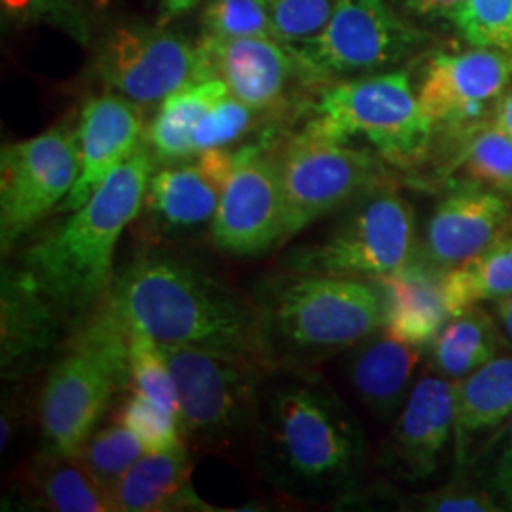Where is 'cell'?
I'll list each match as a JSON object with an SVG mask.
<instances>
[{
	"label": "cell",
	"instance_id": "cell-22",
	"mask_svg": "<svg viewBox=\"0 0 512 512\" xmlns=\"http://www.w3.org/2000/svg\"><path fill=\"white\" fill-rule=\"evenodd\" d=\"M456 385L454 458L459 469H465L476 446L490 444L511 423L512 348L503 349Z\"/></svg>",
	"mask_w": 512,
	"mask_h": 512
},
{
	"label": "cell",
	"instance_id": "cell-17",
	"mask_svg": "<svg viewBox=\"0 0 512 512\" xmlns=\"http://www.w3.org/2000/svg\"><path fill=\"white\" fill-rule=\"evenodd\" d=\"M73 327L40 291L21 264H4L0 281V368L4 380H21L44 366L67 342Z\"/></svg>",
	"mask_w": 512,
	"mask_h": 512
},
{
	"label": "cell",
	"instance_id": "cell-41",
	"mask_svg": "<svg viewBox=\"0 0 512 512\" xmlns=\"http://www.w3.org/2000/svg\"><path fill=\"white\" fill-rule=\"evenodd\" d=\"M486 450H488V452L492 454V458H494L490 463L512 459V420L511 423L488 444Z\"/></svg>",
	"mask_w": 512,
	"mask_h": 512
},
{
	"label": "cell",
	"instance_id": "cell-3",
	"mask_svg": "<svg viewBox=\"0 0 512 512\" xmlns=\"http://www.w3.org/2000/svg\"><path fill=\"white\" fill-rule=\"evenodd\" d=\"M154 165L143 143L88 202L21 253L19 264L73 329L109 300L114 253L124 230L143 209Z\"/></svg>",
	"mask_w": 512,
	"mask_h": 512
},
{
	"label": "cell",
	"instance_id": "cell-6",
	"mask_svg": "<svg viewBox=\"0 0 512 512\" xmlns=\"http://www.w3.org/2000/svg\"><path fill=\"white\" fill-rule=\"evenodd\" d=\"M160 349L179 393L184 444L230 461L255 458L268 366L190 346L160 344Z\"/></svg>",
	"mask_w": 512,
	"mask_h": 512
},
{
	"label": "cell",
	"instance_id": "cell-20",
	"mask_svg": "<svg viewBox=\"0 0 512 512\" xmlns=\"http://www.w3.org/2000/svg\"><path fill=\"white\" fill-rule=\"evenodd\" d=\"M143 107L118 93L92 97L80 114L78 154L80 173L61 203V213H71L92 198L110 173L143 145Z\"/></svg>",
	"mask_w": 512,
	"mask_h": 512
},
{
	"label": "cell",
	"instance_id": "cell-14",
	"mask_svg": "<svg viewBox=\"0 0 512 512\" xmlns=\"http://www.w3.org/2000/svg\"><path fill=\"white\" fill-rule=\"evenodd\" d=\"M509 88L511 50L473 46L431 55L416 90L433 126L461 135L484 122Z\"/></svg>",
	"mask_w": 512,
	"mask_h": 512
},
{
	"label": "cell",
	"instance_id": "cell-40",
	"mask_svg": "<svg viewBox=\"0 0 512 512\" xmlns=\"http://www.w3.org/2000/svg\"><path fill=\"white\" fill-rule=\"evenodd\" d=\"M486 120H490L497 128L512 137V88L501 95V99L495 103L494 109Z\"/></svg>",
	"mask_w": 512,
	"mask_h": 512
},
{
	"label": "cell",
	"instance_id": "cell-19",
	"mask_svg": "<svg viewBox=\"0 0 512 512\" xmlns=\"http://www.w3.org/2000/svg\"><path fill=\"white\" fill-rule=\"evenodd\" d=\"M512 217V202L480 184L454 186L431 213L420 258L448 272L486 249Z\"/></svg>",
	"mask_w": 512,
	"mask_h": 512
},
{
	"label": "cell",
	"instance_id": "cell-31",
	"mask_svg": "<svg viewBox=\"0 0 512 512\" xmlns=\"http://www.w3.org/2000/svg\"><path fill=\"white\" fill-rule=\"evenodd\" d=\"M112 418L124 423L137 435L147 454H160L186 446L181 418L131 387Z\"/></svg>",
	"mask_w": 512,
	"mask_h": 512
},
{
	"label": "cell",
	"instance_id": "cell-16",
	"mask_svg": "<svg viewBox=\"0 0 512 512\" xmlns=\"http://www.w3.org/2000/svg\"><path fill=\"white\" fill-rule=\"evenodd\" d=\"M200 80H222L230 95L258 112L285 107L293 84H304L291 44L274 37H217L203 33Z\"/></svg>",
	"mask_w": 512,
	"mask_h": 512
},
{
	"label": "cell",
	"instance_id": "cell-25",
	"mask_svg": "<svg viewBox=\"0 0 512 512\" xmlns=\"http://www.w3.org/2000/svg\"><path fill=\"white\" fill-rule=\"evenodd\" d=\"M194 461L186 446L147 454L114 486L118 511H217L192 488Z\"/></svg>",
	"mask_w": 512,
	"mask_h": 512
},
{
	"label": "cell",
	"instance_id": "cell-44",
	"mask_svg": "<svg viewBox=\"0 0 512 512\" xmlns=\"http://www.w3.org/2000/svg\"><path fill=\"white\" fill-rule=\"evenodd\" d=\"M80 2H86V4H93V6H103L107 0H80Z\"/></svg>",
	"mask_w": 512,
	"mask_h": 512
},
{
	"label": "cell",
	"instance_id": "cell-26",
	"mask_svg": "<svg viewBox=\"0 0 512 512\" xmlns=\"http://www.w3.org/2000/svg\"><path fill=\"white\" fill-rule=\"evenodd\" d=\"M511 348L492 310L475 306L452 317L429 346L431 372L459 382L476 368Z\"/></svg>",
	"mask_w": 512,
	"mask_h": 512
},
{
	"label": "cell",
	"instance_id": "cell-38",
	"mask_svg": "<svg viewBox=\"0 0 512 512\" xmlns=\"http://www.w3.org/2000/svg\"><path fill=\"white\" fill-rule=\"evenodd\" d=\"M404 18L425 25H454L463 0H391Z\"/></svg>",
	"mask_w": 512,
	"mask_h": 512
},
{
	"label": "cell",
	"instance_id": "cell-30",
	"mask_svg": "<svg viewBox=\"0 0 512 512\" xmlns=\"http://www.w3.org/2000/svg\"><path fill=\"white\" fill-rule=\"evenodd\" d=\"M143 454L147 452L137 435L124 423L112 418L109 423L95 427L76 456L82 459L95 480L112 494L114 486Z\"/></svg>",
	"mask_w": 512,
	"mask_h": 512
},
{
	"label": "cell",
	"instance_id": "cell-2",
	"mask_svg": "<svg viewBox=\"0 0 512 512\" xmlns=\"http://www.w3.org/2000/svg\"><path fill=\"white\" fill-rule=\"evenodd\" d=\"M107 304L128 332L158 344L266 365L253 296L239 293L190 256L148 245L114 274Z\"/></svg>",
	"mask_w": 512,
	"mask_h": 512
},
{
	"label": "cell",
	"instance_id": "cell-29",
	"mask_svg": "<svg viewBox=\"0 0 512 512\" xmlns=\"http://www.w3.org/2000/svg\"><path fill=\"white\" fill-rule=\"evenodd\" d=\"M454 169L465 181L490 188L512 202V137L490 120L461 133Z\"/></svg>",
	"mask_w": 512,
	"mask_h": 512
},
{
	"label": "cell",
	"instance_id": "cell-11",
	"mask_svg": "<svg viewBox=\"0 0 512 512\" xmlns=\"http://www.w3.org/2000/svg\"><path fill=\"white\" fill-rule=\"evenodd\" d=\"M80 173L78 135L57 126L33 139L4 145L0 154V245L14 251L55 207L67 200Z\"/></svg>",
	"mask_w": 512,
	"mask_h": 512
},
{
	"label": "cell",
	"instance_id": "cell-36",
	"mask_svg": "<svg viewBox=\"0 0 512 512\" xmlns=\"http://www.w3.org/2000/svg\"><path fill=\"white\" fill-rule=\"evenodd\" d=\"M403 509L421 512H503L499 497L486 484L454 480L439 490L412 495L401 501Z\"/></svg>",
	"mask_w": 512,
	"mask_h": 512
},
{
	"label": "cell",
	"instance_id": "cell-18",
	"mask_svg": "<svg viewBox=\"0 0 512 512\" xmlns=\"http://www.w3.org/2000/svg\"><path fill=\"white\" fill-rule=\"evenodd\" d=\"M456 387L435 372L416 380L385 440L382 463L389 475L420 482L437 473L448 440L454 437Z\"/></svg>",
	"mask_w": 512,
	"mask_h": 512
},
{
	"label": "cell",
	"instance_id": "cell-9",
	"mask_svg": "<svg viewBox=\"0 0 512 512\" xmlns=\"http://www.w3.org/2000/svg\"><path fill=\"white\" fill-rule=\"evenodd\" d=\"M416 256L414 209L387 181L351 202L327 238L289 253L283 268L376 281Z\"/></svg>",
	"mask_w": 512,
	"mask_h": 512
},
{
	"label": "cell",
	"instance_id": "cell-32",
	"mask_svg": "<svg viewBox=\"0 0 512 512\" xmlns=\"http://www.w3.org/2000/svg\"><path fill=\"white\" fill-rule=\"evenodd\" d=\"M129 387L181 418L179 393L160 344L135 332H129Z\"/></svg>",
	"mask_w": 512,
	"mask_h": 512
},
{
	"label": "cell",
	"instance_id": "cell-42",
	"mask_svg": "<svg viewBox=\"0 0 512 512\" xmlns=\"http://www.w3.org/2000/svg\"><path fill=\"white\" fill-rule=\"evenodd\" d=\"M490 308L494 313L495 321L499 323V327L503 330V334L512 348V294L490 304Z\"/></svg>",
	"mask_w": 512,
	"mask_h": 512
},
{
	"label": "cell",
	"instance_id": "cell-34",
	"mask_svg": "<svg viewBox=\"0 0 512 512\" xmlns=\"http://www.w3.org/2000/svg\"><path fill=\"white\" fill-rule=\"evenodd\" d=\"M207 35L274 37V25L262 0H207L203 10Z\"/></svg>",
	"mask_w": 512,
	"mask_h": 512
},
{
	"label": "cell",
	"instance_id": "cell-7",
	"mask_svg": "<svg viewBox=\"0 0 512 512\" xmlns=\"http://www.w3.org/2000/svg\"><path fill=\"white\" fill-rule=\"evenodd\" d=\"M304 129L340 143L363 139L397 169L423 164L435 137L406 69L346 78L323 88Z\"/></svg>",
	"mask_w": 512,
	"mask_h": 512
},
{
	"label": "cell",
	"instance_id": "cell-12",
	"mask_svg": "<svg viewBox=\"0 0 512 512\" xmlns=\"http://www.w3.org/2000/svg\"><path fill=\"white\" fill-rule=\"evenodd\" d=\"M101 82L118 95L147 107L200 82L198 46L148 25H126L105 38L97 54Z\"/></svg>",
	"mask_w": 512,
	"mask_h": 512
},
{
	"label": "cell",
	"instance_id": "cell-43",
	"mask_svg": "<svg viewBox=\"0 0 512 512\" xmlns=\"http://www.w3.org/2000/svg\"><path fill=\"white\" fill-rule=\"evenodd\" d=\"M200 0H164V10L167 18L181 16L184 12L192 10Z\"/></svg>",
	"mask_w": 512,
	"mask_h": 512
},
{
	"label": "cell",
	"instance_id": "cell-27",
	"mask_svg": "<svg viewBox=\"0 0 512 512\" xmlns=\"http://www.w3.org/2000/svg\"><path fill=\"white\" fill-rule=\"evenodd\" d=\"M228 92L217 78L186 84L167 95L148 124L147 145L156 162L177 164L194 158V131L205 112Z\"/></svg>",
	"mask_w": 512,
	"mask_h": 512
},
{
	"label": "cell",
	"instance_id": "cell-28",
	"mask_svg": "<svg viewBox=\"0 0 512 512\" xmlns=\"http://www.w3.org/2000/svg\"><path fill=\"white\" fill-rule=\"evenodd\" d=\"M512 294V217L494 241L458 268L444 272L450 317Z\"/></svg>",
	"mask_w": 512,
	"mask_h": 512
},
{
	"label": "cell",
	"instance_id": "cell-23",
	"mask_svg": "<svg viewBox=\"0 0 512 512\" xmlns=\"http://www.w3.org/2000/svg\"><path fill=\"white\" fill-rule=\"evenodd\" d=\"M423 349L376 330L355 346L348 363L349 382L368 412L380 421L397 418L406 403Z\"/></svg>",
	"mask_w": 512,
	"mask_h": 512
},
{
	"label": "cell",
	"instance_id": "cell-35",
	"mask_svg": "<svg viewBox=\"0 0 512 512\" xmlns=\"http://www.w3.org/2000/svg\"><path fill=\"white\" fill-rule=\"evenodd\" d=\"M258 112L241 103L238 97L226 93L205 112L198 128L194 131V156L213 148L230 147L243 139L253 126Z\"/></svg>",
	"mask_w": 512,
	"mask_h": 512
},
{
	"label": "cell",
	"instance_id": "cell-5",
	"mask_svg": "<svg viewBox=\"0 0 512 512\" xmlns=\"http://www.w3.org/2000/svg\"><path fill=\"white\" fill-rule=\"evenodd\" d=\"M129 389V332L105 302L74 327L38 395L42 448L76 456Z\"/></svg>",
	"mask_w": 512,
	"mask_h": 512
},
{
	"label": "cell",
	"instance_id": "cell-37",
	"mask_svg": "<svg viewBox=\"0 0 512 512\" xmlns=\"http://www.w3.org/2000/svg\"><path fill=\"white\" fill-rule=\"evenodd\" d=\"M275 38L281 42H302L315 37L329 21L332 0H262Z\"/></svg>",
	"mask_w": 512,
	"mask_h": 512
},
{
	"label": "cell",
	"instance_id": "cell-39",
	"mask_svg": "<svg viewBox=\"0 0 512 512\" xmlns=\"http://www.w3.org/2000/svg\"><path fill=\"white\" fill-rule=\"evenodd\" d=\"M484 484L499 497L507 511H512V459L490 463Z\"/></svg>",
	"mask_w": 512,
	"mask_h": 512
},
{
	"label": "cell",
	"instance_id": "cell-15",
	"mask_svg": "<svg viewBox=\"0 0 512 512\" xmlns=\"http://www.w3.org/2000/svg\"><path fill=\"white\" fill-rule=\"evenodd\" d=\"M234 165V152L205 150L192 162L167 164L148 181L143 209L137 220L145 238L175 241L211 228L220 198Z\"/></svg>",
	"mask_w": 512,
	"mask_h": 512
},
{
	"label": "cell",
	"instance_id": "cell-13",
	"mask_svg": "<svg viewBox=\"0 0 512 512\" xmlns=\"http://www.w3.org/2000/svg\"><path fill=\"white\" fill-rule=\"evenodd\" d=\"M209 232L215 247L239 258L264 255L285 243V196L274 156L260 147L234 152Z\"/></svg>",
	"mask_w": 512,
	"mask_h": 512
},
{
	"label": "cell",
	"instance_id": "cell-24",
	"mask_svg": "<svg viewBox=\"0 0 512 512\" xmlns=\"http://www.w3.org/2000/svg\"><path fill=\"white\" fill-rule=\"evenodd\" d=\"M14 494L19 505L35 511H118L114 497L78 456L40 448L21 471Z\"/></svg>",
	"mask_w": 512,
	"mask_h": 512
},
{
	"label": "cell",
	"instance_id": "cell-10",
	"mask_svg": "<svg viewBox=\"0 0 512 512\" xmlns=\"http://www.w3.org/2000/svg\"><path fill=\"white\" fill-rule=\"evenodd\" d=\"M285 196V241L387 183L384 160L302 128L274 156Z\"/></svg>",
	"mask_w": 512,
	"mask_h": 512
},
{
	"label": "cell",
	"instance_id": "cell-1",
	"mask_svg": "<svg viewBox=\"0 0 512 512\" xmlns=\"http://www.w3.org/2000/svg\"><path fill=\"white\" fill-rule=\"evenodd\" d=\"M264 482L294 501H329L363 473L365 437L346 404L311 368H268L255 448Z\"/></svg>",
	"mask_w": 512,
	"mask_h": 512
},
{
	"label": "cell",
	"instance_id": "cell-33",
	"mask_svg": "<svg viewBox=\"0 0 512 512\" xmlns=\"http://www.w3.org/2000/svg\"><path fill=\"white\" fill-rule=\"evenodd\" d=\"M454 27L471 46L512 52V0H463Z\"/></svg>",
	"mask_w": 512,
	"mask_h": 512
},
{
	"label": "cell",
	"instance_id": "cell-21",
	"mask_svg": "<svg viewBox=\"0 0 512 512\" xmlns=\"http://www.w3.org/2000/svg\"><path fill=\"white\" fill-rule=\"evenodd\" d=\"M376 287L384 304L382 329L414 348L429 349L452 319L444 298V272L420 256L378 277Z\"/></svg>",
	"mask_w": 512,
	"mask_h": 512
},
{
	"label": "cell",
	"instance_id": "cell-4",
	"mask_svg": "<svg viewBox=\"0 0 512 512\" xmlns=\"http://www.w3.org/2000/svg\"><path fill=\"white\" fill-rule=\"evenodd\" d=\"M253 300L262 359L270 368H311L384 325L382 294L357 277L285 268L264 277Z\"/></svg>",
	"mask_w": 512,
	"mask_h": 512
},
{
	"label": "cell",
	"instance_id": "cell-8",
	"mask_svg": "<svg viewBox=\"0 0 512 512\" xmlns=\"http://www.w3.org/2000/svg\"><path fill=\"white\" fill-rule=\"evenodd\" d=\"M427 40L391 0H332L325 27L291 48L306 88L323 90L346 78L387 71L420 52Z\"/></svg>",
	"mask_w": 512,
	"mask_h": 512
}]
</instances>
